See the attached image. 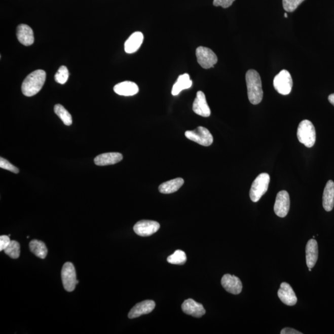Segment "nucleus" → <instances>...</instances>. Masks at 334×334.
<instances>
[{
  "instance_id": "nucleus-1",
  "label": "nucleus",
  "mask_w": 334,
  "mask_h": 334,
  "mask_svg": "<svg viewBox=\"0 0 334 334\" xmlns=\"http://www.w3.org/2000/svg\"><path fill=\"white\" fill-rule=\"evenodd\" d=\"M246 82L249 102L253 105L259 104L263 98L262 82L259 74L256 70H248L246 74Z\"/></svg>"
},
{
  "instance_id": "nucleus-2",
  "label": "nucleus",
  "mask_w": 334,
  "mask_h": 334,
  "mask_svg": "<svg viewBox=\"0 0 334 334\" xmlns=\"http://www.w3.org/2000/svg\"><path fill=\"white\" fill-rule=\"evenodd\" d=\"M46 72L44 70H36L25 79L22 84V93L27 97H32L39 93L44 85Z\"/></svg>"
},
{
  "instance_id": "nucleus-3",
  "label": "nucleus",
  "mask_w": 334,
  "mask_h": 334,
  "mask_svg": "<svg viewBox=\"0 0 334 334\" xmlns=\"http://www.w3.org/2000/svg\"><path fill=\"white\" fill-rule=\"evenodd\" d=\"M299 141L306 147H312L315 144L316 133L315 128L310 121L305 120L300 122L297 130Z\"/></svg>"
},
{
  "instance_id": "nucleus-4",
  "label": "nucleus",
  "mask_w": 334,
  "mask_h": 334,
  "mask_svg": "<svg viewBox=\"0 0 334 334\" xmlns=\"http://www.w3.org/2000/svg\"><path fill=\"white\" fill-rule=\"evenodd\" d=\"M270 176L269 174L263 173L258 175L251 185L249 196L254 203L260 200L268 190Z\"/></svg>"
},
{
  "instance_id": "nucleus-5",
  "label": "nucleus",
  "mask_w": 334,
  "mask_h": 334,
  "mask_svg": "<svg viewBox=\"0 0 334 334\" xmlns=\"http://www.w3.org/2000/svg\"><path fill=\"white\" fill-rule=\"evenodd\" d=\"M185 136L191 141L206 147L209 146L214 141L210 131L203 126H199L195 130L187 131L185 132Z\"/></svg>"
},
{
  "instance_id": "nucleus-6",
  "label": "nucleus",
  "mask_w": 334,
  "mask_h": 334,
  "mask_svg": "<svg viewBox=\"0 0 334 334\" xmlns=\"http://www.w3.org/2000/svg\"><path fill=\"white\" fill-rule=\"evenodd\" d=\"M293 80L290 72L283 69L276 76L274 80V87L279 94L287 95L292 89Z\"/></svg>"
},
{
  "instance_id": "nucleus-7",
  "label": "nucleus",
  "mask_w": 334,
  "mask_h": 334,
  "mask_svg": "<svg viewBox=\"0 0 334 334\" xmlns=\"http://www.w3.org/2000/svg\"><path fill=\"white\" fill-rule=\"evenodd\" d=\"M196 55L199 65L204 69L213 68L218 61L217 55L207 47H198L196 50Z\"/></svg>"
},
{
  "instance_id": "nucleus-8",
  "label": "nucleus",
  "mask_w": 334,
  "mask_h": 334,
  "mask_svg": "<svg viewBox=\"0 0 334 334\" xmlns=\"http://www.w3.org/2000/svg\"><path fill=\"white\" fill-rule=\"evenodd\" d=\"M61 279L64 289L69 292L74 291L77 285V272L71 263H66L61 270Z\"/></svg>"
},
{
  "instance_id": "nucleus-9",
  "label": "nucleus",
  "mask_w": 334,
  "mask_h": 334,
  "mask_svg": "<svg viewBox=\"0 0 334 334\" xmlns=\"http://www.w3.org/2000/svg\"><path fill=\"white\" fill-rule=\"evenodd\" d=\"M290 196L286 191H281L276 196L274 204V212L278 217H285L290 210Z\"/></svg>"
},
{
  "instance_id": "nucleus-10",
  "label": "nucleus",
  "mask_w": 334,
  "mask_h": 334,
  "mask_svg": "<svg viewBox=\"0 0 334 334\" xmlns=\"http://www.w3.org/2000/svg\"><path fill=\"white\" fill-rule=\"evenodd\" d=\"M160 229V224L153 220H141L134 226V231L137 235L145 237L155 234Z\"/></svg>"
},
{
  "instance_id": "nucleus-11",
  "label": "nucleus",
  "mask_w": 334,
  "mask_h": 334,
  "mask_svg": "<svg viewBox=\"0 0 334 334\" xmlns=\"http://www.w3.org/2000/svg\"><path fill=\"white\" fill-rule=\"evenodd\" d=\"M221 284L229 293L238 294L242 291L243 285L239 278L231 274L224 275L221 280Z\"/></svg>"
},
{
  "instance_id": "nucleus-12",
  "label": "nucleus",
  "mask_w": 334,
  "mask_h": 334,
  "mask_svg": "<svg viewBox=\"0 0 334 334\" xmlns=\"http://www.w3.org/2000/svg\"><path fill=\"white\" fill-rule=\"evenodd\" d=\"M193 110L196 114L203 117H209L211 114L203 92H197L193 104Z\"/></svg>"
},
{
  "instance_id": "nucleus-13",
  "label": "nucleus",
  "mask_w": 334,
  "mask_h": 334,
  "mask_svg": "<svg viewBox=\"0 0 334 334\" xmlns=\"http://www.w3.org/2000/svg\"><path fill=\"white\" fill-rule=\"evenodd\" d=\"M278 296L282 302L287 306H294L297 302V298L295 293L290 284L283 282L280 285L279 290H278Z\"/></svg>"
},
{
  "instance_id": "nucleus-14",
  "label": "nucleus",
  "mask_w": 334,
  "mask_h": 334,
  "mask_svg": "<svg viewBox=\"0 0 334 334\" xmlns=\"http://www.w3.org/2000/svg\"><path fill=\"white\" fill-rule=\"evenodd\" d=\"M156 307V303L153 300H145V301L137 303L131 309L128 314V318L134 319L150 313Z\"/></svg>"
},
{
  "instance_id": "nucleus-15",
  "label": "nucleus",
  "mask_w": 334,
  "mask_h": 334,
  "mask_svg": "<svg viewBox=\"0 0 334 334\" xmlns=\"http://www.w3.org/2000/svg\"><path fill=\"white\" fill-rule=\"evenodd\" d=\"M181 308L185 314L195 318H201L206 313L203 305L191 299L185 300L181 305Z\"/></svg>"
},
{
  "instance_id": "nucleus-16",
  "label": "nucleus",
  "mask_w": 334,
  "mask_h": 334,
  "mask_svg": "<svg viewBox=\"0 0 334 334\" xmlns=\"http://www.w3.org/2000/svg\"><path fill=\"white\" fill-rule=\"evenodd\" d=\"M318 259V245L316 240L311 239L306 246V260L308 268L312 269Z\"/></svg>"
},
{
  "instance_id": "nucleus-17",
  "label": "nucleus",
  "mask_w": 334,
  "mask_h": 334,
  "mask_svg": "<svg viewBox=\"0 0 334 334\" xmlns=\"http://www.w3.org/2000/svg\"><path fill=\"white\" fill-rule=\"evenodd\" d=\"M16 34L19 42L25 46H31L34 42L33 30L26 24L19 25Z\"/></svg>"
},
{
  "instance_id": "nucleus-18",
  "label": "nucleus",
  "mask_w": 334,
  "mask_h": 334,
  "mask_svg": "<svg viewBox=\"0 0 334 334\" xmlns=\"http://www.w3.org/2000/svg\"><path fill=\"white\" fill-rule=\"evenodd\" d=\"M123 156L119 153H108L100 154L94 159V163L98 166L114 165L122 161Z\"/></svg>"
},
{
  "instance_id": "nucleus-19",
  "label": "nucleus",
  "mask_w": 334,
  "mask_h": 334,
  "mask_svg": "<svg viewBox=\"0 0 334 334\" xmlns=\"http://www.w3.org/2000/svg\"><path fill=\"white\" fill-rule=\"evenodd\" d=\"M114 90L115 93L123 96H133L139 92L138 86L131 81H124L118 84L115 86Z\"/></svg>"
},
{
  "instance_id": "nucleus-20",
  "label": "nucleus",
  "mask_w": 334,
  "mask_h": 334,
  "mask_svg": "<svg viewBox=\"0 0 334 334\" xmlns=\"http://www.w3.org/2000/svg\"><path fill=\"white\" fill-rule=\"evenodd\" d=\"M144 41V35L141 32H135L125 42V50L127 53H134L139 50Z\"/></svg>"
},
{
  "instance_id": "nucleus-21",
  "label": "nucleus",
  "mask_w": 334,
  "mask_h": 334,
  "mask_svg": "<svg viewBox=\"0 0 334 334\" xmlns=\"http://www.w3.org/2000/svg\"><path fill=\"white\" fill-rule=\"evenodd\" d=\"M322 205L325 211L330 212L334 206V183L332 180L328 181L322 196Z\"/></svg>"
},
{
  "instance_id": "nucleus-22",
  "label": "nucleus",
  "mask_w": 334,
  "mask_h": 334,
  "mask_svg": "<svg viewBox=\"0 0 334 334\" xmlns=\"http://www.w3.org/2000/svg\"><path fill=\"white\" fill-rule=\"evenodd\" d=\"M192 84L193 82L190 80L189 75L185 73L179 76L177 81L173 86L172 94L176 96L183 90L190 89L192 86Z\"/></svg>"
},
{
  "instance_id": "nucleus-23",
  "label": "nucleus",
  "mask_w": 334,
  "mask_h": 334,
  "mask_svg": "<svg viewBox=\"0 0 334 334\" xmlns=\"http://www.w3.org/2000/svg\"><path fill=\"white\" fill-rule=\"evenodd\" d=\"M183 179L177 178L165 182V183L160 185L159 190L162 194L173 193L177 192L179 188L183 186Z\"/></svg>"
},
{
  "instance_id": "nucleus-24",
  "label": "nucleus",
  "mask_w": 334,
  "mask_h": 334,
  "mask_svg": "<svg viewBox=\"0 0 334 334\" xmlns=\"http://www.w3.org/2000/svg\"><path fill=\"white\" fill-rule=\"evenodd\" d=\"M29 248L30 251L36 256L41 259H45L48 253V249L46 244L41 241L33 240L30 241L29 243Z\"/></svg>"
},
{
  "instance_id": "nucleus-25",
  "label": "nucleus",
  "mask_w": 334,
  "mask_h": 334,
  "mask_svg": "<svg viewBox=\"0 0 334 334\" xmlns=\"http://www.w3.org/2000/svg\"><path fill=\"white\" fill-rule=\"evenodd\" d=\"M54 112L56 115L62 120L64 124L66 126L72 125V119L71 114L64 108L63 105H56L54 106Z\"/></svg>"
},
{
  "instance_id": "nucleus-26",
  "label": "nucleus",
  "mask_w": 334,
  "mask_h": 334,
  "mask_svg": "<svg viewBox=\"0 0 334 334\" xmlns=\"http://www.w3.org/2000/svg\"><path fill=\"white\" fill-rule=\"evenodd\" d=\"M187 261V255L181 250H176L172 255L167 257L168 263L172 265H183Z\"/></svg>"
},
{
  "instance_id": "nucleus-27",
  "label": "nucleus",
  "mask_w": 334,
  "mask_h": 334,
  "mask_svg": "<svg viewBox=\"0 0 334 334\" xmlns=\"http://www.w3.org/2000/svg\"><path fill=\"white\" fill-rule=\"evenodd\" d=\"M6 254L13 259H18L20 256V245L15 240L11 241L9 245L4 250Z\"/></svg>"
},
{
  "instance_id": "nucleus-28",
  "label": "nucleus",
  "mask_w": 334,
  "mask_h": 334,
  "mask_svg": "<svg viewBox=\"0 0 334 334\" xmlns=\"http://www.w3.org/2000/svg\"><path fill=\"white\" fill-rule=\"evenodd\" d=\"M69 78V71L66 66H61L55 75V80L59 84H64L67 82Z\"/></svg>"
},
{
  "instance_id": "nucleus-29",
  "label": "nucleus",
  "mask_w": 334,
  "mask_h": 334,
  "mask_svg": "<svg viewBox=\"0 0 334 334\" xmlns=\"http://www.w3.org/2000/svg\"><path fill=\"white\" fill-rule=\"evenodd\" d=\"M305 0H282L283 9L287 12H293Z\"/></svg>"
},
{
  "instance_id": "nucleus-30",
  "label": "nucleus",
  "mask_w": 334,
  "mask_h": 334,
  "mask_svg": "<svg viewBox=\"0 0 334 334\" xmlns=\"http://www.w3.org/2000/svg\"><path fill=\"white\" fill-rule=\"evenodd\" d=\"M0 167L3 168V169L7 170L15 173H18L19 172L18 168L15 167V165L11 164L9 161L3 158V157L0 158Z\"/></svg>"
},
{
  "instance_id": "nucleus-31",
  "label": "nucleus",
  "mask_w": 334,
  "mask_h": 334,
  "mask_svg": "<svg viewBox=\"0 0 334 334\" xmlns=\"http://www.w3.org/2000/svg\"><path fill=\"white\" fill-rule=\"evenodd\" d=\"M235 0H214L213 5L215 7H221L223 8H228L231 7Z\"/></svg>"
},
{
  "instance_id": "nucleus-32",
  "label": "nucleus",
  "mask_w": 334,
  "mask_h": 334,
  "mask_svg": "<svg viewBox=\"0 0 334 334\" xmlns=\"http://www.w3.org/2000/svg\"><path fill=\"white\" fill-rule=\"evenodd\" d=\"M11 240L9 236L2 235L0 237V251H4L10 245Z\"/></svg>"
},
{
  "instance_id": "nucleus-33",
  "label": "nucleus",
  "mask_w": 334,
  "mask_h": 334,
  "mask_svg": "<svg viewBox=\"0 0 334 334\" xmlns=\"http://www.w3.org/2000/svg\"><path fill=\"white\" fill-rule=\"evenodd\" d=\"M281 334H302V332H299L295 329H291V328H284L280 332Z\"/></svg>"
},
{
  "instance_id": "nucleus-34",
  "label": "nucleus",
  "mask_w": 334,
  "mask_h": 334,
  "mask_svg": "<svg viewBox=\"0 0 334 334\" xmlns=\"http://www.w3.org/2000/svg\"><path fill=\"white\" fill-rule=\"evenodd\" d=\"M328 100H329L331 104L334 106V94H330L329 97H328Z\"/></svg>"
},
{
  "instance_id": "nucleus-35",
  "label": "nucleus",
  "mask_w": 334,
  "mask_h": 334,
  "mask_svg": "<svg viewBox=\"0 0 334 334\" xmlns=\"http://www.w3.org/2000/svg\"><path fill=\"white\" fill-rule=\"evenodd\" d=\"M284 16H285V18H287V17H288L287 13H285L284 14Z\"/></svg>"
},
{
  "instance_id": "nucleus-36",
  "label": "nucleus",
  "mask_w": 334,
  "mask_h": 334,
  "mask_svg": "<svg viewBox=\"0 0 334 334\" xmlns=\"http://www.w3.org/2000/svg\"><path fill=\"white\" fill-rule=\"evenodd\" d=\"M308 270L309 271L311 272L312 269H311V268H308Z\"/></svg>"
}]
</instances>
